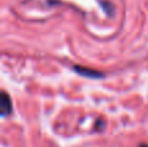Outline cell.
<instances>
[{
    "label": "cell",
    "mask_w": 148,
    "mask_h": 147,
    "mask_svg": "<svg viewBox=\"0 0 148 147\" xmlns=\"http://www.w3.org/2000/svg\"><path fill=\"white\" fill-rule=\"evenodd\" d=\"M139 147H148V145H140Z\"/></svg>",
    "instance_id": "3957f363"
},
{
    "label": "cell",
    "mask_w": 148,
    "mask_h": 147,
    "mask_svg": "<svg viewBox=\"0 0 148 147\" xmlns=\"http://www.w3.org/2000/svg\"><path fill=\"white\" fill-rule=\"evenodd\" d=\"M12 99L8 95L7 91L3 90L1 94H0V115L3 117H7L12 113Z\"/></svg>",
    "instance_id": "7a4b0ae2"
},
{
    "label": "cell",
    "mask_w": 148,
    "mask_h": 147,
    "mask_svg": "<svg viewBox=\"0 0 148 147\" xmlns=\"http://www.w3.org/2000/svg\"><path fill=\"white\" fill-rule=\"evenodd\" d=\"M73 70L79 76H83V77H87V78H103L105 77V74L103 72H99V70H95V69H91V68H86V67H82V65H74L73 67Z\"/></svg>",
    "instance_id": "6da1fadb"
}]
</instances>
